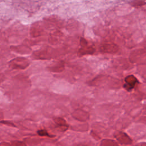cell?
I'll use <instances>...</instances> for the list:
<instances>
[{
  "mask_svg": "<svg viewBox=\"0 0 146 146\" xmlns=\"http://www.w3.org/2000/svg\"><path fill=\"white\" fill-rule=\"evenodd\" d=\"M80 44L81 48L79 50L78 52L79 56H82L86 54H92L95 51V48L92 46L88 45V42L83 38H80Z\"/></svg>",
  "mask_w": 146,
  "mask_h": 146,
  "instance_id": "1",
  "label": "cell"
},
{
  "mask_svg": "<svg viewBox=\"0 0 146 146\" xmlns=\"http://www.w3.org/2000/svg\"><path fill=\"white\" fill-rule=\"evenodd\" d=\"M64 69V63L63 62H60L59 63H58L57 64H55L54 66H52L50 67H48V70L52 72H60L63 71Z\"/></svg>",
  "mask_w": 146,
  "mask_h": 146,
  "instance_id": "8",
  "label": "cell"
},
{
  "mask_svg": "<svg viewBox=\"0 0 146 146\" xmlns=\"http://www.w3.org/2000/svg\"><path fill=\"white\" fill-rule=\"evenodd\" d=\"M100 146H119V145L117 142L113 140L106 139L101 141Z\"/></svg>",
  "mask_w": 146,
  "mask_h": 146,
  "instance_id": "9",
  "label": "cell"
},
{
  "mask_svg": "<svg viewBox=\"0 0 146 146\" xmlns=\"http://www.w3.org/2000/svg\"><path fill=\"white\" fill-rule=\"evenodd\" d=\"M29 64V63L26 59L23 58H17L11 61V67L15 68L24 69L27 67Z\"/></svg>",
  "mask_w": 146,
  "mask_h": 146,
  "instance_id": "3",
  "label": "cell"
},
{
  "mask_svg": "<svg viewBox=\"0 0 146 146\" xmlns=\"http://www.w3.org/2000/svg\"><path fill=\"white\" fill-rule=\"evenodd\" d=\"M37 133L40 136H47L49 137H54L55 135L50 134L46 129H40L37 131Z\"/></svg>",
  "mask_w": 146,
  "mask_h": 146,
  "instance_id": "10",
  "label": "cell"
},
{
  "mask_svg": "<svg viewBox=\"0 0 146 146\" xmlns=\"http://www.w3.org/2000/svg\"><path fill=\"white\" fill-rule=\"evenodd\" d=\"M145 3V2L144 1H133L131 2V5L134 6V7H139L141 6L142 5H144Z\"/></svg>",
  "mask_w": 146,
  "mask_h": 146,
  "instance_id": "12",
  "label": "cell"
},
{
  "mask_svg": "<svg viewBox=\"0 0 146 146\" xmlns=\"http://www.w3.org/2000/svg\"><path fill=\"white\" fill-rule=\"evenodd\" d=\"M11 146H26V144L21 141H13L11 142Z\"/></svg>",
  "mask_w": 146,
  "mask_h": 146,
  "instance_id": "11",
  "label": "cell"
},
{
  "mask_svg": "<svg viewBox=\"0 0 146 146\" xmlns=\"http://www.w3.org/2000/svg\"><path fill=\"white\" fill-rule=\"evenodd\" d=\"M136 146H146V143L145 142H141L137 143Z\"/></svg>",
  "mask_w": 146,
  "mask_h": 146,
  "instance_id": "14",
  "label": "cell"
},
{
  "mask_svg": "<svg viewBox=\"0 0 146 146\" xmlns=\"http://www.w3.org/2000/svg\"><path fill=\"white\" fill-rule=\"evenodd\" d=\"M0 123H1L2 124H6V125H9V126H12V127H16V126L14 125V124H13V123H11V121H9L3 120V121H1Z\"/></svg>",
  "mask_w": 146,
  "mask_h": 146,
  "instance_id": "13",
  "label": "cell"
},
{
  "mask_svg": "<svg viewBox=\"0 0 146 146\" xmlns=\"http://www.w3.org/2000/svg\"><path fill=\"white\" fill-rule=\"evenodd\" d=\"M100 50L102 52L106 53H115L118 50V47L113 43L107 42L100 46Z\"/></svg>",
  "mask_w": 146,
  "mask_h": 146,
  "instance_id": "4",
  "label": "cell"
},
{
  "mask_svg": "<svg viewBox=\"0 0 146 146\" xmlns=\"http://www.w3.org/2000/svg\"><path fill=\"white\" fill-rule=\"evenodd\" d=\"M85 113L86 112L83 111L77 110V111H75L74 112L72 113V115L76 119H78L81 121H84L88 118L87 114H85Z\"/></svg>",
  "mask_w": 146,
  "mask_h": 146,
  "instance_id": "7",
  "label": "cell"
},
{
  "mask_svg": "<svg viewBox=\"0 0 146 146\" xmlns=\"http://www.w3.org/2000/svg\"><path fill=\"white\" fill-rule=\"evenodd\" d=\"M137 83L138 80L136 77L132 75H128L125 78V83L123 85V87L128 91H130L135 87Z\"/></svg>",
  "mask_w": 146,
  "mask_h": 146,
  "instance_id": "2",
  "label": "cell"
},
{
  "mask_svg": "<svg viewBox=\"0 0 146 146\" xmlns=\"http://www.w3.org/2000/svg\"><path fill=\"white\" fill-rule=\"evenodd\" d=\"M54 121L55 122V123L60 128H61V129L63 131H66L68 127V125L67 124L66 121L62 117H56L54 119Z\"/></svg>",
  "mask_w": 146,
  "mask_h": 146,
  "instance_id": "6",
  "label": "cell"
},
{
  "mask_svg": "<svg viewBox=\"0 0 146 146\" xmlns=\"http://www.w3.org/2000/svg\"><path fill=\"white\" fill-rule=\"evenodd\" d=\"M115 137L118 142L121 144H131L132 143V139L125 133L119 132L115 135Z\"/></svg>",
  "mask_w": 146,
  "mask_h": 146,
  "instance_id": "5",
  "label": "cell"
}]
</instances>
